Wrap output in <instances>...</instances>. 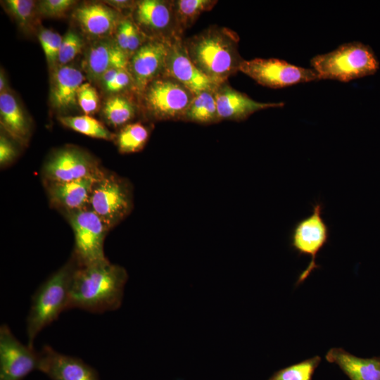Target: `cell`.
I'll return each instance as SVG.
<instances>
[{
    "label": "cell",
    "instance_id": "1",
    "mask_svg": "<svg viewBox=\"0 0 380 380\" xmlns=\"http://www.w3.org/2000/svg\"><path fill=\"white\" fill-rule=\"evenodd\" d=\"M127 278L124 267L108 260L80 265L73 277L68 309L79 308L94 313L118 309Z\"/></svg>",
    "mask_w": 380,
    "mask_h": 380
},
{
    "label": "cell",
    "instance_id": "2",
    "mask_svg": "<svg viewBox=\"0 0 380 380\" xmlns=\"http://www.w3.org/2000/svg\"><path fill=\"white\" fill-rule=\"evenodd\" d=\"M239 35L217 25L183 39L186 53L197 68L219 86L238 71L244 59L238 50Z\"/></svg>",
    "mask_w": 380,
    "mask_h": 380
},
{
    "label": "cell",
    "instance_id": "3",
    "mask_svg": "<svg viewBox=\"0 0 380 380\" xmlns=\"http://www.w3.org/2000/svg\"><path fill=\"white\" fill-rule=\"evenodd\" d=\"M80 264L75 257L51 274L34 293L26 319L27 344L68 309L74 274Z\"/></svg>",
    "mask_w": 380,
    "mask_h": 380
},
{
    "label": "cell",
    "instance_id": "4",
    "mask_svg": "<svg viewBox=\"0 0 380 380\" xmlns=\"http://www.w3.org/2000/svg\"><path fill=\"white\" fill-rule=\"evenodd\" d=\"M310 64L319 80L345 82L373 75L379 68L372 48L359 42L344 43L331 52L315 56Z\"/></svg>",
    "mask_w": 380,
    "mask_h": 380
},
{
    "label": "cell",
    "instance_id": "5",
    "mask_svg": "<svg viewBox=\"0 0 380 380\" xmlns=\"http://www.w3.org/2000/svg\"><path fill=\"white\" fill-rule=\"evenodd\" d=\"M140 94L146 112L157 120H183L195 96L184 84L165 75L151 82Z\"/></svg>",
    "mask_w": 380,
    "mask_h": 380
},
{
    "label": "cell",
    "instance_id": "6",
    "mask_svg": "<svg viewBox=\"0 0 380 380\" xmlns=\"http://www.w3.org/2000/svg\"><path fill=\"white\" fill-rule=\"evenodd\" d=\"M323 203L317 201L312 206L310 215L298 220L290 233V246L299 256L308 255L310 261L300 274L296 285L303 283L312 271L320 267L317 264L318 253L327 244L329 239V227L323 217Z\"/></svg>",
    "mask_w": 380,
    "mask_h": 380
},
{
    "label": "cell",
    "instance_id": "7",
    "mask_svg": "<svg viewBox=\"0 0 380 380\" xmlns=\"http://www.w3.org/2000/svg\"><path fill=\"white\" fill-rule=\"evenodd\" d=\"M70 223L74 232L75 257L80 265H89L107 260L103 251L104 239L108 228L92 210H72Z\"/></svg>",
    "mask_w": 380,
    "mask_h": 380
},
{
    "label": "cell",
    "instance_id": "8",
    "mask_svg": "<svg viewBox=\"0 0 380 380\" xmlns=\"http://www.w3.org/2000/svg\"><path fill=\"white\" fill-rule=\"evenodd\" d=\"M239 71L262 86L275 89L319 80L312 68L297 66L274 58L243 60Z\"/></svg>",
    "mask_w": 380,
    "mask_h": 380
},
{
    "label": "cell",
    "instance_id": "9",
    "mask_svg": "<svg viewBox=\"0 0 380 380\" xmlns=\"http://www.w3.org/2000/svg\"><path fill=\"white\" fill-rule=\"evenodd\" d=\"M89 203L109 228L122 220L132 208V194L127 182L115 177H105L96 182Z\"/></svg>",
    "mask_w": 380,
    "mask_h": 380
},
{
    "label": "cell",
    "instance_id": "10",
    "mask_svg": "<svg viewBox=\"0 0 380 380\" xmlns=\"http://www.w3.org/2000/svg\"><path fill=\"white\" fill-rule=\"evenodd\" d=\"M39 352L21 343L5 324L0 327V380H22L38 369Z\"/></svg>",
    "mask_w": 380,
    "mask_h": 380
},
{
    "label": "cell",
    "instance_id": "11",
    "mask_svg": "<svg viewBox=\"0 0 380 380\" xmlns=\"http://www.w3.org/2000/svg\"><path fill=\"white\" fill-rule=\"evenodd\" d=\"M44 174L52 182L84 178L100 179L104 176L91 156L75 148H65L56 151L46 162Z\"/></svg>",
    "mask_w": 380,
    "mask_h": 380
},
{
    "label": "cell",
    "instance_id": "12",
    "mask_svg": "<svg viewBox=\"0 0 380 380\" xmlns=\"http://www.w3.org/2000/svg\"><path fill=\"white\" fill-rule=\"evenodd\" d=\"M170 42L148 39L129 58L128 69L133 87L139 94L151 82L163 75Z\"/></svg>",
    "mask_w": 380,
    "mask_h": 380
},
{
    "label": "cell",
    "instance_id": "13",
    "mask_svg": "<svg viewBox=\"0 0 380 380\" xmlns=\"http://www.w3.org/2000/svg\"><path fill=\"white\" fill-rule=\"evenodd\" d=\"M134 17L139 29L150 34L149 39L172 41L182 37L177 29L172 1H136Z\"/></svg>",
    "mask_w": 380,
    "mask_h": 380
},
{
    "label": "cell",
    "instance_id": "14",
    "mask_svg": "<svg viewBox=\"0 0 380 380\" xmlns=\"http://www.w3.org/2000/svg\"><path fill=\"white\" fill-rule=\"evenodd\" d=\"M183 39L176 37L170 42L163 75L177 80L194 94L215 91L218 86L194 64L186 53Z\"/></svg>",
    "mask_w": 380,
    "mask_h": 380
},
{
    "label": "cell",
    "instance_id": "15",
    "mask_svg": "<svg viewBox=\"0 0 380 380\" xmlns=\"http://www.w3.org/2000/svg\"><path fill=\"white\" fill-rule=\"evenodd\" d=\"M38 370L51 380H99L96 372L82 360L60 353L48 345L39 351Z\"/></svg>",
    "mask_w": 380,
    "mask_h": 380
},
{
    "label": "cell",
    "instance_id": "16",
    "mask_svg": "<svg viewBox=\"0 0 380 380\" xmlns=\"http://www.w3.org/2000/svg\"><path fill=\"white\" fill-rule=\"evenodd\" d=\"M220 121H243L253 113L284 105L282 102L262 103L232 88L227 82L218 86L215 92Z\"/></svg>",
    "mask_w": 380,
    "mask_h": 380
},
{
    "label": "cell",
    "instance_id": "17",
    "mask_svg": "<svg viewBox=\"0 0 380 380\" xmlns=\"http://www.w3.org/2000/svg\"><path fill=\"white\" fill-rule=\"evenodd\" d=\"M129 60V56L115 42L101 41L89 49L84 65L91 80H101L103 75L110 69H128Z\"/></svg>",
    "mask_w": 380,
    "mask_h": 380
},
{
    "label": "cell",
    "instance_id": "18",
    "mask_svg": "<svg viewBox=\"0 0 380 380\" xmlns=\"http://www.w3.org/2000/svg\"><path fill=\"white\" fill-rule=\"evenodd\" d=\"M84 80L77 68L62 65L54 70L51 80L50 100L59 110L71 108L77 103V92Z\"/></svg>",
    "mask_w": 380,
    "mask_h": 380
},
{
    "label": "cell",
    "instance_id": "19",
    "mask_svg": "<svg viewBox=\"0 0 380 380\" xmlns=\"http://www.w3.org/2000/svg\"><path fill=\"white\" fill-rule=\"evenodd\" d=\"M73 14L82 30L93 36L111 34L122 20L118 11L101 4L80 6Z\"/></svg>",
    "mask_w": 380,
    "mask_h": 380
},
{
    "label": "cell",
    "instance_id": "20",
    "mask_svg": "<svg viewBox=\"0 0 380 380\" xmlns=\"http://www.w3.org/2000/svg\"><path fill=\"white\" fill-rule=\"evenodd\" d=\"M325 358L336 364L350 380H380V357L362 358L341 348H332Z\"/></svg>",
    "mask_w": 380,
    "mask_h": 380
},
{
    "label": "cell",
    "instance_id": "21",
    "mask_svg": "<svg viewBox=\"0 0 380 380\" xmlns=\"http://www.w3.org/2000/svg\"><path fill=\"white\" fill-rule=\"evenodd\" d=\"M99 179L84 178L65 182H52L49 193L56 205L68 210L84 208L89 201L94 186Z\"/></svg>",
    "mask_w": 380,
    "mask_h": 380
},
{
    "label": "cell",
    "instance_id": "22",
    "mask_svg": "<svg viewBox=\"0 0 380 380\" xmlns=\"http://www.w3.org/2000/svg\"><path fill=\"white\" fill-rule=\"evenodd\" d=\"M1 124L15 139L25 142L30 133L25 114L16 98L10 92L0 94Z\"/></svg>",
    "mask_w": 380,
    "mask_h": 380
},
{
    "label": "cell",
    "instance_id": "23",
    "mask_svg": "<svg viewBox=\"0 0 380 380\" xmlns=\"http://www.w3.org/2000/svg\"><path fill=\"white\" fill-rule=\"evenodd\" d=\"M215 92L207 90L195 94L183 120L202 125L220 122Z\"/></svg>",
    "mask_w": 380,
    "mask_h": 380
},
{
    "label": "cell",
    "instance_id": "24",
    "mask_svg": "<svg viewBox=\"0 0 380 380\" xmlns=\"http://www.w3.org/2000/svg\"><path fill=\"white\" fill-rule=\"evenodd\" d=\"M216 0H176L172 1L173 11L178 33L182 37L184 32L191 27L198 17L213 9Z\"/></svg>",
    "mask_w": 380,
    "mask_h": 380
},
{
    "label": "cell",
    "instance_id": "25",
    "mask_svg": "<svg viewBox=\"0 0 380 380\" xmlns=\"http://www.w3.org/2000/svg\"><path fill=\"white\" fill-rule=\"evenodd\" d=\"M148 129L141 122L125 125L117 137V144L121 153H134L141 150L149 137Z\"/></svg>",
    "mask_w": 380,
    "mask_h": 380
},
{
    "label": "cell",
    "instance_id": "26",
    "mask_svg": "<svg viewBox=\"0 0 380 380\" xmlns=\"http://www.w3.org/2000/svg\"><path fill=\"white\" fill-rule=\"evenodd\" d=\"M103 112L107 122L114 126L124 125L134 118L136 109L134 103L126 96L115 95L105 103Z\"/></svg>",
    "mask_w": 380,
    "mask_h": 380
},
{
    "label": "cell",
    "instance_id": "27",
    "mask_svg": "<svg viewBox=\"0 0 380 380\" xmlns=\"http://www.w3.org/2000/svg\"><path fill=\"white\" fill-rule=\"evenodd\" d=\"M59 120L65 126L84 135L106 140L113 138V134L102 123L87 115L63 116Z\"/></svg>",
    "mask_w": 380,
    "mask_h": 380
},
{
    "label": "cell",
    "instance_id": "28",
    "mask_svg": "<svg viewBox=\"0 0 380 380\" xmlns=\"http://www.w3.org/2000/svg\"><path fill=\"white\" fill-rule=\"evenodd\" d=\"M135 23L122 19L116 30L115 43L130 58L146 42Z\"/></svg>",
    "mask_w": 380,
    "mask_h": 380
},
{
    "label": "cell",
    "instance_id": "29",
    "mask_svg": "<svg viewBox=\"0 0 380 380\" xmlns=\"http://www.w3.org/2000/svg\"><path fill=\"white\" fill-rule=\"evenodd\" d=\"M320 362L319 356H314L277 371L267 380H312Z\"/></svg>",
    "mask_w": 380,
    "mask_h": 380
},
{
    "label": "cell",
    "instance_id": "30",
    "mask_svg": "<svg viewBox=\"0 0 380 380\" xmlns=\"http://www.w3.org/2000/svg\"><path fill=\"white\" fill-rule=\"evenodd\" d=\"M38 38L49 64L56 63L58 61L63 37L58 33L49 29H42L38 34Z\"/></svg>",
    "mask_w": 380,
    "mask_h": 380
},
{
    "label": "cell",
    "instance_id": "31",
    "mask_svg": "<svg viewBox=\"0 0 380 380\" xmlns=\"http://www.w3.org/2000/svg\"><path fill=\"white\" fill-rule=\"evenodd\" d=\"M84 46L82 39L72 31L68 32L63 37L58 62L65 65L72 61L82 51Z\"/></svg>",
    "mask_w": 380,
    "mask_h": 380
},
{
    "label": "cell",
    "instance_id": "32",
    "mask_svg": "<svg viewBox=\"0 0 380 380\" xmlns=\"http://www.w3.org/2000/svg\"><path fill=\"white\" fill-rule=\"evenodd\" d=\"M35 2L30 0H7L5 6L19 25L25 27L32 18Z\"/></svg>",
    "mask_w": 380,
    "mask_h": 380
},
{
    "label": "cell",
    "instance_id": "33",
    "mask_svg": "<svg viewBox=\"0 0 380 380\" xmlns=\"http://www.w3.org/2000/svg\"><path fill=\"white\" fill-rule=\"evenodd\" d=\"M75 4L73 0H43L38 4V11L44 16L58 18L64 15Z\"/></svg>",
    "mask_w": 380,
    "mask_h": 380
},
{
    "label": "cell",
    "instance_id": "34",
    "mask_svg": "<svg viewBox=\"0 0 380 380\" xmlns=\"http://www.w3.org/2000/svg\"><path fill=\"white\" fill-rule=\"evenodd\" d=\"M77 103L86 115L95 112L99 103L96 89L89 83H83L77 92Z\"/></svg>",
    "mask_w": 380,
    "mask_h": 380
},
{
    "label": "cell",
    "instance_id": "35",
    "mask_svg": "<svg viewBox=\"0 0 380 380\" xmlns=\"http://www.w3.org/2000/svg\"><path fill=\"white\" fill-rule=\"evenodd\" d=\"M133 84V80L128 69H120L113 79L104 84L109 92H119Z\"/></svg>",
    "mask_w": 380,
    "mask_h": 380
},
{
    "label": "cell",
    "instance_id": "36",
    "mask_svg": "<svg viewBox=\"0 0 380 380\" xmlns=\"http://www.w3.org/2000/svg\"><path fill=\"white\" fill-rule=\"evenodd\" d=\"M16 152L13 145L4 137L0 138V163L5 165L11 161Z\"/></svg>",
    "mask_w": 380,
    "mask_h": 380
},
{
    "label": "cell",
    "instance_id": "37",
    "mask_svg": "<svg viewBox=\"0 0 380 380\" xmlns=\"http://www.w3.org/2000/svg\"><path fill=\"white\" fill-rule=\"evenodd\" d=\"M106 2H108L113 8L118 9L134 8L136 5L135 1L126 0H111Z\"/></svg>",
    "mask_w": 380,
    "mask_h": 380
},
{
    "label": "cell",
    "instance_id": "38",
    "mask_svg": "<svg viewBox=\"0 0 380 380\" xmlns=\"http://www.w3.org/2000/svg\"><path fill=\"white\" fill-rule=\"evenodd\" d=\"M120 70V69L119 68H113L106 72L101 78V80L103 84H106L111 81Z\"/></svg>",
    "mask_w": 380,
    "mask_h": 380
},
{
    "label": "cell",
    "instance_id": "39",
    "mask_svg": "<svg viewBox=\"0 0 380 380\" xmlns=\"http://www.w3.org/2000/svg\"><path fill=\"white\" fill-rule=\"evenodd\" d=\"M6 78H5V75L4 74V72L2 70H1V74H0V91H1V93L2 92H4V89H5V87H6Z\"/></svg>",
    "mask_w": 380,
    "mask_h": 380
}]
</instances>
